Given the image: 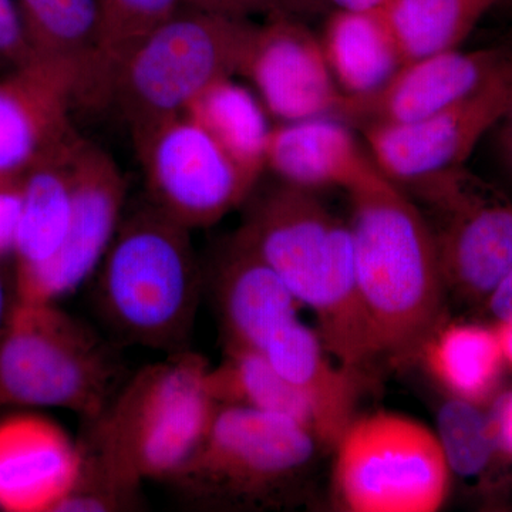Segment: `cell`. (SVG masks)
<instances>
[{
	"label": "cell",
	"instance_id": "6da1fadb",
	"mask_svg": "<svg viewBox=\"0 0 512 512\" xmlns=\"http://www.w3.org/2000/svg\"><path fill=\"white\" fill-rule=\"evenodd\" d=\"M235 237L311 309L323 346L340 365L362 372L379 356L357 289L352 229L315 191L282 183L265 192Z\"/></svg>",
	"mask_w": 512,
	"mask_h": 512
},
{
	"label": "cell",
	"instance_id": "7a4b0ae2",
	"mask_svg": "<svg viewBox=\"0 0 512 512\" xmlns=\"http://www.w3.org/2000/svg\"><path fill=\"white\" fill-rule=\"evenodd\" d=\"M348 194L357 289L377 352L419 359L448 299L429 222L380 170Z\"/></svg>",
	"mask_w": 512,
	"mask_h": 512
},
{
	"label": "cell",
	"instance_id": "3957f363",
	"mask_svg": "<svg viewBox=\"0 0 512 512\" xmlns=\"http://www.w3.org/2000/svg\"><path fill=\"white\" fill-rule=\"evenodd\" d=\"M210 367L187 349L127 377L107 406L86 420L77 441L82 461L130 487L143 488L148 480L167 483L210 424Z\"/></svg>",
	"mask_w": 512,
	"mask_h": 512
},
{
	"label": "cell",
	"instance_id": "277c9868",
	"mask_svg": "<svg viewBox=\"0 0 512 512\" xmlns=\"http://www.w3.org/2000/svg\"><path fill=\"white\" fill-rule=\"evenodd\" d=\"M190 234L151 204L121 221L96 288L120 339L167 355L188 349L202 291Z\"/></svg>",
	"mask_w": 512,
	"mask_h": 512
},
{
	"label": "cell",
	"instance_id": "5b68a950",
	"mask_svg": "<svg viewBox=\"0 0 512 512\" xmlns=\"http://www.w3.org/2000/svg\"><path fill=\"white\" fill-rule=\"evenodd\" d=\"M319 448L299 421L215 404L200 444L167 483L202 510L285 507L299 494Z\"/></svg>",
	"mask_w": 512,
	"mask_h": 512
},
{
	"label": "cell",
	"instance_id": "8992f818",
	"mask_svg": "<svg viewBox=\"0 0 512 512\" xmlns=\"http://www.w3.org/2000/svg\"><path fill=\"white\" fill-rule=\"evenodd\" d=\"M123 382L113 348L56 302L9 306L0 332V406L53 407L90 420Z\"/></svg>",
	"mask_w": 512,
	"mask_h": 512
},
{
	"label": "cell",
	"instance_id": "52a82bcc",
	"mask_svg": "<svg viewBox=\"0 0 512 512\" xmlns=\"http://www.w3.org/2000/svg\"><path fill=\"white\" fill-rule=\"evenodd\" d=\"M256 25L181 6L117 70L110 103L136 133L184 114L218 80L241 73Z\"/></svg>",
	"mask_w": 512,
	"mask_h": 512
},
{
	"label": "cell",
	"instance_id": "ba28073f",
	"mask_svg": "<svg viewBox=\"0 0 512 512\" xmlns=\"http://www.w3.org/2000/svg\"><path fill=\"white\" fill-rule=\"evenodd\" d=\"M333 484L352 512H436L451 473L436 431L400 414L357 416L335 447Z\"/></svg>",
	"mask_w": 512,
	"mask_h": 512
},
{
	"label": "cell",
	"instance_id": "9c48e42d",
	"mask_svg": "<svg viewBox=\"0 0 512 512\" xmlns=\"http://www.w3.org/2000/svg\"><path fill=\"white\" fill-rule=\"evenodd\" d=\"M400 187L429 222L447 296L484 309L512 271V202L464 165Z\"/></svg>",
	"mask_w": 512,
	"mask_h": 512
},
{
	"label": "cell",
	"instance_id": "30bf717a",
	"mask_svg": "<svg viewBox=\"0 0 512 512\" xmlns=\"http://www.w3.org/2000/svg\"><path fill=\"white\" fill-rule=\"evenodd\" d=\"M133 138L150 204L191 231L237 210L258 181L187 114L138 130Z\"/></svg>",
	"mask_w": 512,
	"mask_h": 512
},
{
	"label": "cell",
	"instance_id": "8fae6325",
	"mask_svg": "<svg viewBox=\"0 0 512 512\" xmlns=\"http://www.w3.org/2000/svg\"><path fill=\"white\" fill-rule=\"evenodd\" d=\"M512 100V60L477 92L424 119L363 130L384 177L402 185L464 165Z\"/></svg>",
	"mask_w": 512,
	"mask_h": 512
},
{
	"label": "cell",
	"instance_id": "7c38bea8",
	"mask_svg": "<svg viewBox=\"0 0 512 512\" xmlns=\"http://www.w3.org/2000/svg\"><path fill=\"white\" fill-rule=\"evenodd\" d=\"M73 212L59 255L35 274L15 281L19 301L57 302L99 269L121 224L126 181L119 165L80 138L73 156Z\"/></svg>",
	"mask_w": 512,
	"mask_h": 512
},
{
	"label": "cell",
	"instance_id": "4fadbf2b",
	"mask_svg": "<svg viewBox=\"0 0 512 512\" xmlns=\"http://www.w3.org/2000/svg\"><path fill=\"white\" fill-rule=\"evenodd\" d=\"M512 60V40L463 52L448 50L404 63L380 89L363 96L342 94L332 116L350 128L410 123L477 92Z\"/></svg>",
	"mask_w": 512,
	"mask_h": 512
},
{
	"label": "cell",
	"instance_id": "5bb4252c",
	"mask_svg": "<svg viewBox=\"0 0 512 512\" xmlns=\"http://www.w3.org/2000/svg\"><path fill=\"white\" fill-rule=\"evenodd\" d=\"M272 116L288 121L332 116L343 93L336 87L322 40L284 16L256 26L242 64Z\"/></svg>",
	"mask_w": 512,
	"mask_h": 512
},
{
	"label": "cell",
	"instance_id": "9a60e30c",
	"mask_svg": "<svg viewBox=\"0 0 512 512\" xmlns=\"http://www.w3.org/2000/svg\"><path fill=\"white\" fill-rule=\"evenodd\" d=\"M80 463L79 443L55 421L26 413L0 420V510L56 512Z\"/></svg>",
	"mask_w": 512,
	"mask_h": 512
},
{
	"label": "cell",
	"instance_id": "2e32d148",
	"mask_svg": "<svg viewBox=\"0 0 512 512\" xmlns=\"http://www.w3.org/2000/svg\"><path fill=\"white\" fill-rule=\"evenodd\" d=\"M66 86L42 66L0 79V178H20L79 138Z\"/></svg>",
	"mask_w": 512,
	"mask_h": 512
},
{
	"label": "cell",
	"instance_id": "e0dca14e",
	"mask_svg": "<svg viewBox=\"0 0 512 512\" xmlns=\"http://www.w3.org/2000/svg\"><path fill=\"white\" fill-rule=\"evenodd\" d=\"M33 59L69 90L74 106H107L99 0H16Z\"/></svg>",
	"mask_w": 512,
	"mask_h": 512
},
{
	"label": "cell",
	"instance_id": "ac0fdd59",
	"mask_svg": "<svg viewBox=\"0 0 512 512\" xmlns=\"http://www.w3.org/2000/svg\"><path fill=\"white\" fill-rule=\"evenodd\" d=\"M212 291L225 349L264 352L279 329L298 319L302 306L274 269L235 235L215 265Z\"/></svg>",
	"mask_w": 512,
	"mask_h": 512
},
{
	"label": "cell",
	"instance_id": "d6986e66",
	"mask_svg": "<svg viewBox=\"0 0 512 512\" xmlns=\"http://www.w3.org/2000/svg\"><path fill=\"white\" fill-rule=\"evenodd\" d=\"M262 353L312 410L320 446L335 450L357 417L362 372L340 365L299 318L279 329Z\"/></svg>",
	"mask_w": 512,
	"mask_h": 512
},
{
	"label": "cell",
	"instance_id": "ffe728a7",
	"mask_svg": "<svg viewBox=\"0 0 512 512\" xmlns=\"http://www.w3.org/2000/svg\"><path fill=\"white\" fill-rule=\"evenodd\" d=\"M265 164L282 183L315 192L335 187L348 192L379 170L348 124L329 114L271 128Z\"/></svg>",
	"mask_w": 512,
	"mask_h": 512
},
{
	"label": "cell",
	"instance_id": "44dd1931",
	"mask_svg": "<svg viewBox=\"0 0 512 512\" xmlns=\"http://www.w3.org/2000/svg\"><path fill=\"white\" fill-rule=\"evenodd\" d=\"M80 138L23 175L15 281L45 268L62 251L72 221V164Z\"/></svg>",
	"mask_w": 512,
	"mask_h": 512
},
{
	"label": "cell",
	"instance_id": "7402d4cb",
	"mask_svg": "<svg viewBox=\"0 0 512 512\" xmlns=\"http://www.w3.org/2000/svg\"><path fill=\"white\" fill-rule=\"evenodd\" d=\"M320 40L333 79L348 96L375 92L404 64L377 9H338Z\"/></svg>",
	"mask_w": 512,
	"mask_h": 512
},
{
	"label": "cell",
	"instance_id": "603a6c76",
	"mask_svg": "<svg viewBox=\"0 0 512 512\" xmlns=\"http://www.w3.org/2000/svg\"><path fill=\"white\" fill-rule=\"evenodd\" d=\"M419 359L447 396L480 406L493 397L505 363L495 326L447 320L427 340Z\"/></svg>",
	"mask_w": 512,
	"mask_h": 512
},
{
	"label": "cell",
	"instance_id": "cb8c5ba5",
	"mask_svg": "<svg viewBox=\"0 0 512 512\" xmlns=\"http://www.w3.org/2000/svg\"><path fill=\"white\" fill-rule=\"evenodd\" d=\"M497 0H383L377 8L404 63L458 49Z\"/></svg>",
	"mask_w": 512,
	"mask_h": 512
},
{
	"label": "cell",
	"instance_id": "d4e9b609",
	"mask_svg": "<svg viewBox=\"0 0 512 512\" xmlns=\"http://www.w3.org/2000/svg\"><path fill=\"white\" fill-rule=\"evenodd\" d=\"M184 114L198 124L249 175L258 180L266 167L271 128L264 106L232 77L218 80L188 104Z\"/></svg>",
	"mask_w": 512,
	"mask_h": 512
},
{
	"label": "cell",
	"instance_id": "484cf974",
	"mask_svg": "<svg viewBox=\"0 0 512 512\" xmlns=\"http://www.w3.org/2000/svg\"><path fill=\"white\" fill-rule=\"evenodd\" d=\"M436 434L451 476L476 484L485 498L497 501L512 460L498 444L490 413L480 404L447 396L437 412Z\"/></svg>",
	"mask_w": 512,
	"mask_h": 512
},
{
	"label": "cell",
	"instance_id": "4316f807",
	"mask_svg": "<svg viewBox=\"0 0 512 512\" xmlns=\"http://www.w3.org/2000/svg\"><path fill=\"white\" fill-rule=\"evenodd\" d=\"M207 384L215 404L289 417L308 427L316 437L312 410L258 350L225 349L220 365L208 370Z\"/></svg>",
	"mask_w": 512,
	"mask_h": 512
},
{
	"label": "cell",
	"instance_id": "83f0119b",
	"mask_svg": "<svg viewBox=\"0 0 512 512\" xmlns=\"http://www.w3.org/2000/svg\"><path fill=\"white\" fill-rule=\"evenodd\" d=\"M101 72L110 103L111 84L126 57L144 37L175 15L183 0H99Z\"/></svg>",
	"mask_w": 512,
	"mask_h": 512
},
{
	"label": "cell",
	"instance_id": "f1b7e54d",
	"mask_svg": "<svg viewBox=\"0 0 512 512\" xmlns=\"http://www.w3.org/2000/svg\"><path fill=\"white\" fill-rule=\"evenodd\" d=\"M140 507H144L141 488L128 487L82 461L76 483L56 512H124Z\"/></svg>",
	"mask_w": 512,
	"mask_h": 512
},
{
	"label": "cell",
	"instance_id": "f546056e",
	"mask_svg": "<svg viewBox=\"0 0 512 512\" xmlns=\"http://www.w3.org/2000/svg\"><path fill=\"white\" fill-rule=\"evenodd\" d=\"M0 63L10 70L36 64L16 0H0Z\"/></svg>",
	"mask_w": 512,
	"mask_h": 512
},
{
	"label": "cell",
	"instance_id": "4dcf8cb0",
	"mask_svg": "<svg viewBox=\"0 0 512 512\" xmlns=\"http://www.w3.org/2000/svg\"><path fill=\"white\" fill-rule=\"evenodd\" d=\"M484 138L490 140L493 184L512 202V100Z\"/></svg>",
	"mask_w": 512,
	"mask_h": 512
},
{
	"label": "cell",
	"instance_id": "1f68e13d",
	"mask_svg": "<svg viewBox=\"0 0 512 512\" xmlns=\"http://www.w3.org/2000/svg\"><path fill=\"white\" fill-rule=\"evenodd\" d=\"M22 178H0V261L15 252L22 214Z\"/></svg>",
	"mask_w": 512,
	"mask_h": 512
},
{
	"label": "cell",
	"instance_id": "d6a6232c",
	"mask_svg": "<svg viewBox=\"0 0 512 512\" xmlns=\"http://www.w3.org/2000/svg\"><path fill=\"white\" fill-rule=\"evenodd\" d=\"M276 0H183V6L229 16V18L248 19L254 13L275 8Z\"/></svg>",
	"mask_w": 512,
	"mask_h": 512
},
{
	"label": "cell",
	"instance_id": "836d02e7",
	"mask_svg": "<svg viewBox=\"0 0 512 512\" xmlns=\"http://www.w3.org/2000/svg\"><path fill=\"white\" fill-rule=\"evenodd\" d=\"M488 413L501 450L512 460V392L498 396Z\"/></svg>",
	"mask_w": 512,
	"mask_h": 512
},
{
	"label": "cell",
	"instance_id": "e575fe53",
	"mask_svg": "<svg viewBox=\"0 0 512 512\" xmlns=\"http://www.w3.org/2000/svg\"><path fill=\"white\" fill-rule=\"evenodd\" d=\"M483 311L490 316L494 325L511 322L512 320V271L501 282L497 291L485 303Z\"/></svg>",
	"mask_w": 512,
	"mask_h": 512
},
{
	"label": "cell",
	"instance_id": "d590c367",
	"mask_svg": "<svg viewBox=\"0 0 512 512\" xmlns=\"http://www.w3.org/2000/svg\"><path fill=\"white\" fill-rule=\"evenodd\" d=\"M498 338H500L501 349H503L505 363L512 366V320L511 322L495 325Z\"/></svg>",
	"mask_w": 512,
	"mask_h": 512
},
{
	"label": "cell",
	"instance_id": "8d00e7d4",
	"mask_svg": "<svg viewBox=\"0 0 512 512\" xmlns=\"http://www.w3.org/2000/svg\"><path fill=\"white\" fill-rule=\"evenodd\" d=\"M330 2L343 10H372L379 8L383 0H330Z\"/></svg>",
	"mask_w": 512,
	"mask_h": 512
},
{
	"label": "cell",
	"instance_id": "74e56055",
	"mask_svg": "<svg viewBox=\"0 0 512 512\" xmlns=\"http://www.w3.org/2000/svg\"><path fill=\"white\" fill-rule=\"evenodd\" d=\"M8 302H6L5 285H3L2 278H0V332H2L3 325H5L6 316H8Z\"/></svg>",
	"mask_w": 512,
	"mask_h": 512
},
{
	"label": "cell",
	"instance_id": "f35d334b",
	"mask_svg": "<svg viewBox=\"0 0 512 512\" xmlns=\"http://www.w3.org/2000/svg\"><path fill=\"white\" fill-rule=\"evenodd\" d=\"M493 12L501 13V15L511 16L512 18V0H497Z\"/></svg>",
	"mask_w": 512,
	"mask_h": 512
},
{
	"label": "cell",
	"instance_id": "ab89813d",
	"mask_svg": "<svg viewBox=\"0 0 512 512\" xmlns=\"http://www.w3.org/2000/svg\"><path fill=\"white\" fill-rule=\"evenodd\" d=\"M503 36L508 37V39L512 40V28L508 29L507 32L503 33Z\"/></svg>",
	"mask_w": 512,
	"mask_h": 512
}]
</instances>
